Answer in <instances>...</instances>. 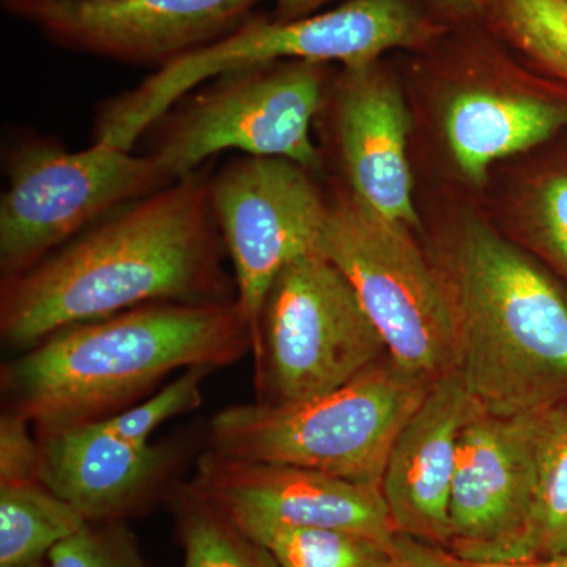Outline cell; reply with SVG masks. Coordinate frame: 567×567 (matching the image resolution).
Here are the masks:
<instances>
[{
  "label": "cell",
  "mask_w": 567,
  "mask_h": 567,
  "mask_svg": "<svg viewBox=\"0 0 567 567\" xmlns=\"http://www.w3.org/2000/svg\"><path fill=\"white\" fill-rule=\"evenodd\" d=\"M262 0H104L35 22L55 47L156 71L240 29Z\"/></svg>",
  "instance_id": "13"
},
{
  "label": "cell",
  "mask_w": 567,
  "mask_h": 567,
  "mask_svg": "<svg viewBox=\"0 0 567 567\" xmlns=\"http://www.w3.org/2000/svg\"><path fill=\"white\" fill-rule=\"evenodd\" d=\"M322 112L347 189L383 218L417 227L406 158L412 117L398 81L380 61L342 66L328 84Z\"/></svg>",
  "instance_id": "14"
},
{
  "label": "cell",
  "mask_w": 567,
  "mask_h": 567,
  "mask_svg": "<svg viewBox=\"0 0 567 567\" xmlns=\"http://www.w3.org/2000/svg\"><path fill=\"white\" fill-rule=\"evenodd\" d=\"M328 84L324 63L276 61L224 71L153 123L148 155L173 182L229 151L290 159L317 173L322 156L311 126Z\"/></svg>",
  "instance_id": "6"
},
{
  "label": "cell",
  "mask_w": 567,
  "mask_h": 567,
  "mask_svg": "<svg viewBox=\"0 0 567 567\" xmlns=\"http://www.w3.org/2000/svg\"><path fill=\"white\" fill-rule=\"evenodd\" d=\"M528 244L567 276V173H548L529 183L517 203Z\"/></svg>",
  "instance_id": "23"
},
{
  "label": "cell",
  "mask_w": 567,
  "mask_h": 567,
  "mask_svg": "<svg viewBox=\"0 0 567 567\" xmlns=\"http://www.w3.org/2000/svg\"><path fill=\"white\" fill-rule=\"evenodd\" d=\"M207 169L112 212L0 284V336L24 352L73 324L142 305L237 300Z\"/></svg>",
  "instance_id": "1"
},
{
  "label": "cell",
  "mask_w": 567,
  "mask_h": 567,
  "mask_svg": "<svg viewBox=\"0 0 567 567\" xmlns=\"http://www.w3.org/2000/svg\"><path fill=\"white\" fill-rule=\"evenodd\" d=\"M447 567H567V554L554 558L535 559L525 563H473L451 554Z\"/></svg>",
  "instance_id": "30"
},
{
  "label": "cell",
  "mask_w": 567,
  "mask_h": 567,
  "mask_svg": "<svg viewBox=\"0 0 567 567\" xmlns=\"http://www.w3.org/2000/svg\"><path fill=\"white\" fill-rule=\"evenodd\" d=\"M85 524L73 506L40 481L0 484V567L47 559L52 547Z\"/></svg>",
  "instance_id": "20"
},
{
  "label": "cell",
  "mask_w": 567,
  "mask_h": 567,
  "mask_svg": "<svg viewBox=\"0 0 567 567\" xmlns=\"http://www.w3.org/2000/svg\"><path fill=\"white\" fill-rule=\"evenodd\" d=\"M319 252L352 284L402 372L432 385L458 369L456 315L445 279L409 227L383 218L344 188L328 199Z\"/></svg>",
  "instance_id": "7"
},
{
  "label": "cell",
  "mask_w": 567,
  "mask_h": 567,
  "mask_svg": "<svg viewBox=\"0 0 567 567\" xmlns=\"http://www.w3.org/2000/svg\"><path fill=\"white\" fill-rule=\"evenodd\" d=\"M251 353L257 402L267 405L333 393L388 354L352 284L319 251L276 276Z\"/></svg>",
  "instance_id": "8"
},
{
  "label": "cell",
  "mask_w": 567,
  "mask_h": 567,
  "mask_svg": "<svg viewBox=\"0 0 567 567\" xmlns=\"http://www.w3.org/2000/svg\"><path fill=\"white\" fill-rule=\"evenodd\" d=\"M224 513L267 548L281 567H439L440 563L442 548L404 535L377 539L334 529L292 527L244 513Z\"/></svg>",
  "instance_id": "18"
},
{
  "label": "cell",
  "mask_w": 567,
  "mask_h": 567,
  "mask_svg": "<svg viewBox=\"0 0 567 567\" xmlns=\"http://www.w3.org/2000/svg\"><path fill=\"white\" fill-rule=\"evenodd\" d=\"M436 265L473 401L498 416L565 405L567 300L557 284L476 216L454 227Z\"/></svg>",
  "instance_id": "3"
},
{
  "label": "cell",
  "mask_w": 567,
  "mask_h": 567,
  "mask_svg": "<svg viewBox=\"0 0 567 567\" xmlns=\"http://www.w3.org/2000/svg\"><path fill=\"white\" fill-rule=\"evenodd\" d=\"M567 554V405L548 409L540 434L527 527L506 563Z\"/></svg>",
  "instance_id": "19"
},
{
  "label": "cell",
  "mask_w": 567,
  "mask_h": 567,
  "mask_svg": "<svg viewBox=\"0 0 567 567\" xmlns=\"http://www.w3.org/2000/svg\"><path fill=\"white\" fill-rule=\"evenodd\" d=\"M171 503L182 567H281L267 548L189 484L174 488Z\"/></svg>",
  "instance_id": "21"
},
{
  "label": "cell",
  "mask_w": 567,
  "mask_h": 567,
  "mask_svg": "<svg viewBox=\"0 0 567 567\" xmlns=\"http://www.w3.org/2000/svg\"><path fill=\"white\" fill-rule=\"evenodd\" d=\"M189 486L230 513L377 539L401 536L382 488L312 470L227 461L207 451Z\"/></svg>",
  "instance_id": "15"
},
{
  "label": "cell",
  "mask_w": 567,
  "mask_h": 567,
  "mask_svg": "<svg viewBox=\"0 0 567 567\" xmlns=\"http://www.w3.org/2000/svg\"><path fill=\"white\" fill-rule=\"evenodd\" d=\"M546 412L498 416L475 402L458 436L447 551L465 561H507L532 511Z\"/></svg>",
  "instance_id": "12"
},
{
  "label": "cell",
  "mask_w": 567,
  "mask_h": 567,
  "mask_svg": "<svg viewBox=\"0 0 567 567\" xmlns=\"http://www.w3.org/2000/svg\"><path fill=\"white\" fill-rule=\"evenodd\" d=\"M473 406L456 369L436 380L395 439L380 488L401 535L447 550L458 436Z\"/></svg>",
  "instance_id": "17"
},
{
  "label": "cell",
  "mask_w": 567,
  "mask_h": 567,
  "mask_svg": "<svg viewBox=\"0 0 567 567\" xmlns=\"http://www.w3.org/2000/svg\"><path fill=\"white\" fill-rule=\"evenodd\" d=\"M213 369L193 368L164 385L147 399L115 415L103 417L115 434L136 442H152V436L174 417L199 409L203 404V383Z\"/></svg>",
  "instance_id": "24"
},
{
  "label": "cell",
  "mask_w": 567,
  "mask_h": 567,
  "mask_svg": "<svg viewBox=\"0 0 567 567\" xmlns=\"http://www.w3.org/2000/svg\"><path fill=\"white\" fill-rule=\"evenodd\" d=\"M432 385L406 375L386 354L311 401L219 410L208 423V453L382 487L391 447Z\"/></svg>",
  "instance_id": "5"
},
{
  "label": "cell",
  "mask_w": 567,
  "mask_h": 567,
  "mask_svg": "<svg viewBox=\"0 0 567 567\" xmlns=\"http://www.w3.org/2000/svg\"><path fill=\"white\" fill-rule=\"evenodd\" d=\"M210 203L254 342L276 276L319 251L328 199L300 164L244 155L210 175Z\"/></svg>",
  "instance_id": "11"
},
{
  "label": "cell",
  "mask_w": 567,
  "mask_h": 567,
  "mask_svg": "<svg viewBox=\"0 0 567 567\" xmlns=\"http://www.w3.org/2000/svg\"><path fill=\"white\" fill-rule=\"evenodd\" d=\"M48 567H148L125 522H87L51 548Z\"/></svg>",
  "instance_id": "25"
},
{
  "label": "cell",
  "mask_w": 567,
  "mask_h": 567,
  "mask_svg": "<svg viewBox=\"0 0 567 567\" xmlns=\"http://www.w3.org/2000/svg\"><path fill=\"white\" fill-rule=\"evenodd\" d=\"M481 24L503 47L567 82V0H483Z\"/></svg>",
  "instance_id": "22"
},
{
  "label": "cell",
  "mask_w": 567,
  "mask_h": 567,
  "mask_svg": "<svg viewBox=\"0 0 567 567\" xmlns=\"http://www.w3.org/2000/svg\"><path fill=\"white\" fill-rule=\"evenodd\" d=\"M454 74L442 132L454 166L465 182L483 186L499 159L532 151L567 130V99L535 87L505 47L477 24L450 28L425 51Z\"/></svg>",
  "instance_id": "10"
},
{
  "label": "cell",
  "mask_w": 567,
  "mask_h": 567,
  "mask_svg": "<svg viewBox=\"0 0 567 567\" xmlns=\"http://www.w3.org/2000/svg\"><path fill=\"white\" fill-rule=\"evenodd\" d=\"M248 352L238 300L142 305L48 336L3 365L2 390L43 435L140 404L175 371H215Z\"/></svg>",
  "instance_id": "2"
},
{
  "label": "cell",
  "mask_w": 567,
  "mask_h": 567,
  "mask_svg": "<svg viewBox=\"0 0 567 567\" xmlns=\"http://www.w3.org/2000/svg\"><path fill=\"white\" fill-rule=\"evenodd\" d=\"M0 197V270L21 274L104 216L173 181L151 155L93 142L66 151L47 137H24L6 158Z\"/></svg>",
  "instance_id": "9"
},
{
  "label": "cell",
  "mask_w": 567,
  "mask_h": 567,
  "mask_svg": "<svg viewBox=\"0 0 567 567\" xmlns=\"http://www.w3.org/2000/svg\"><path fill=\"white\" fill-rule=\"evenodd\" d=\"M37 436L40 483L93 524L145 513L167 491L177 465L173 446L125 439L103 420Z\"/></svg>",
  "instance_id": "16"
},
{
  "label": "cell",
  "mask_w": 567,
  "mask_h": 567,
  "mask_svg": "<svg viewBox=\"0 0 567 567\" xmlns=\"http://www.w3.org/2000/svg\"><path fill=\"white\" fill-rule=\"evenodd\" d=\"M429 9L447 28L477 24L483 17V0H427Z\"/></svg>",
  "instance_id": "27"
},
{
  "label": "cell",
  "mask_w": 567,
  "mask_h": 567,
  "mask_svg": "<svg viewBox=\"0 0 567 567\" xmlns=\"http://www.w3.org/2000/svg\"><path fill=\"white\" fill-rule=\"evenodd\" d=\"M104 2V0H2L3 9L14 17L35 24L44 14L63 9V7L85 6V3Z\"/></svg>",
  "instance_id": "28"
},
{
  "label": "cell",
  "mask_w": 567,
  "mask_h": 567,
  "mask_svg": "<svg viewBox=\"0 0 567 567\" xmlns=\"http://www.w3.org/2000/svg\"><path fill=\"white\" fill-rule=\"evenodd\" d=\"M333 0H275V20L293 21L319 13Z\"/></svg>",
  "instance_id": "29"
},
{
  "label": "cell",
  "mask_w": 567,
  "mask_h": 567,
  "mask_svg": "<svg viewBox=\"0 0 567 567\" xmlns=\"http://www.w3.org/2000/svg\"><path fill=\"white\" fill-rule=\"evenodd\" d=\"M24 567H48L47 559H41V561L32 563V565Z\"/></svg>",
  "instance_id": "31"
},
{
  "label": "cell",
  "mask_w": 567,
  "mask_h": 567,
  "mask_svg": "<svg viewBox=\"0 0 567 567\" xmlns=\"http://www.w3.org/2000/svg\"><path fill=\"white\" fill-rule=\"evenodd\" d=\"M447 31L427 0H346L333 10L293 21L252 17L226 39L104 102L100 126L115 144L134 147L183 96L224 71L276 61L363 66L391 50H432Z\"/></svg>",
  "instance_id": "4"
},
{
  "label": "cell",
  "mask_w": 567,
  "mask_h": 567,
  "mask_svg": "<svg viewBox=\"0 0 567 567\" xmlns=\"http://www.w3.org/2000/svg\"><path fill=\"white\" fill-rule=\"evenodd\" d=\"M41 446L28 417L7 409L0 416V484L39 483Z\"/></svg>",
  "instance_id": "26"
}]
</instances>
